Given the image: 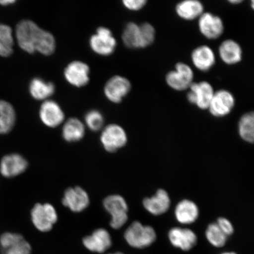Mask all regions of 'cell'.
I'll return each mask as SVG.
<instances>
[{
  "mask_svg": "<svg viewBox=\"0 0 254 254\" xmlns=\"http://www.w3.org/2000/svg\"><path fill=\"white\" fill-rule=\"evenodd\" d=\"M238 132L243 140L253 143L254 140V114L247 113L241 117L238 123Z\"/></svg>",
  "mask_w": 254,
  "mask_h": 254,
  "instance_id": "83f0119b",
  "label": "cell"
},
{
  "mask_svg": "<svg viewBox=\"0 0 254 254\" xmlns=\"http://www.w3.org/2000/svg\"><path fill=\"white\" fill-rule=\"evenodd\" d=\"M23 238L21 235L16 233H5L2 234L0 237V246L2 252Z\"/></svg>",
  "mask_w": 254,
  "mask_h": 254,
  "instance_id": "d6a6232c",
  "label": "cell"
},
{
  "mask_svg": "<svg viewBox=\"0 0 254 254\" xmlns=\"http://www.w3.org/2000/svg\"><path fill=\"white\" fill-rule=\"evenodd\" d=\"M40 119L50 128L59 126L65 119L64 113L58 103L52 100H47L41 104L39 111Z\"/></svg>",
  "mask_w": 254,
  "mask_h": 254,
  "instance_id": "5bb4252c",
  "label": "cell"
},
{
  "mask_svg": "<svg viewBox=\"0 0 254 254\" xmlns=\"http://www.w3.org/2000/svg\"><path fill=\"white\" fill-rule=\"evenodd\" d=\"M193 72L189 65L179 63L176 65V69L167 73L166 81L170 88L176 91H184L189 89L193 82Z\"/></svg>",
  "mask_w": 254,
  "mask_h": 254,
  "instance_id": "ba28073f",
  "label": "cell"
},
{
  "mask_svg": "<svg viewBox=\"0 0 254 254\" xmlns=\"http://www.w3.org/2000/svg\"><path fill=\"white\" fill-rule=\"evenodd\" d=\"M191 60L193 65L198 70L208 71L215 65V55L211 48L201 46L192 51Z\"/></svg>",
  "mask_w": 254,
  "mask_h": 254,
  "instance_id": "d6986e66",
  "label": "cell"
},
{
  "mask_svg": "<svg viewBox=\"0 0 254 254\" xmlns=\"http://www.w3.org/2000/svg\"><path fill=\"white\" fill-rule=\"evenodd\" d=\"M15 36L19 47L28 54L39 52L49 56L55 52V37L33 21L23 20L19 22L16 25Z\"/></svg>",
  "mask_w": 254,
  "mask_h": 254,
  "instance_id": "6da1fadb",
  "label": "cell"
},
{
  "mask_svg": "<svg viewBox=\"0 0 254 254\" xmlns=\"http://www.w3.org/2000/svg\"><path fill=\"white\" fill-rule=\"evenodd\" d=\"M147 2L145 0H125L123 1L124 6L131 11L140 10L147 4Z\"/></svg>",
  "mask_w": 254,
  "mask_h": 254,
  "instance_id": "e575fe53",
  "label": "cell"
},
{
  "mask_svg": "<svg viewBox=\"0 0 254 254\" xmlns=\"http://www.w3.org/2000/svg\"><path fill=\"white\" fill-rule=\"evenodd\" d=\"M31 221L37 229L46 233L52 228L58 220L56 209L49 203H37L31 211Z\"/></svg>",
  "mask_w": 254,
  "mask_h": 254,
  "instance_id": "277c9868",
  "label": "cell"
},
{
  "mask_svg": "<svg viewBox=\"0 0 254 254\" xmlns=\"http://www.w3.org/2000/svg\"><path fill=\"white\" fill-rule=\"evenodd\" d=\"M177 220L182 224H190L197 220L199 209L194 202L184 199L179 202L175 209Z\"/></svg>",
  "mask_w": 254,
  "mask_h": 254,
  "instance_id": "44dd1931",
  "label": "cell"
},
{
  "mask_svg": "<svg viewBox=\"0 0 254 254\" xmlns=\"http://www.w3.org/2000/svg\"><path fill=\"white\" fill-rule=\"evenodd\" d=\"M82 243L90 252L103 253L112 245V240L109 232L104 228H99L90 236L85 237Z\"/></svg>",
  "mask_w": 254,
  "mask_h": 254,
  "instance_id": "e0dca14e",
  "label": "cell"
},
{
  "mask_svg": "<svg viewBox=\"0 0 254 254\" xmlns=\"http://www.w3.org/2000/svg\"><path fill=\"white\" fill-rule=\"evenodd\" d=\"M122 40L127 47L132 49H141L139 25L130 22L124 29Z\"/></svg>",
  "mask_w": 254,
  "mask_h": 254,
  "instance_id": "4316f807",
  "label": "cell"
},
{
  "mask_svg": "<svg viewBox=\"0 0 254 254\" xmlns=\"http://www.w3.org/2000/svg\"><path fill=\"white\" fill-rule=\"evenodd\" d=\"M124 254L122 253H113V254Z\"/></svg>",
  "mask_w": 254,
  "mask_h": 254,
  "instance_id": "f35d334b",
  "label": "cell"
},
{
  "mask_svg": "<svg viewBox=\"0 0 254 254\" xmlns=\"http://www.w3.org/2000/svg\"><path fill=\"white\" fill-rule=\"evenodd\" d=\"M28 167V162L18 154L5 155L0 163V173L6 178H12L23 173Z\"/></svg>",
  "mask_w": 254,
  "mask_h": 254,
  "instance_id": "9a60e30c",
  "label": "cell"
},
{
  "mask_svg": "<svg viewBox=\"0 0 254 254\" xmlns=\"http://www.w3.org/2000/svg\"><path fill=\"white\" fill-rule=\"evenodd\" d=\"M216 224L227 237L233 234L234 231L233 225L228 219L224 217L219 218Z\"/></svg>",
  "mask_w": 254,
  "mask_h": 254,
  "instance_id": "836d02e7",
  "label": "cell"
},
{
  "mask_svg": "<svg viewBox=\"0 0 254 254\" xmlns=\"http://www.w3.org/2000/svg\"><path fill=\"white\" fill-rule=\"evenodd\" d=\"M103 205L111 216V227L118 230L126 224L128 218V206L122 196L117 194L108 196L104 199Z\"/></svg>",
  "mask_w": 254,
  "mask_h": 254,
  "instance_id": "3957f363",
  "label": "cell"
},
{
  "mask_svg": "<svg viewBox=\"0 0 254 254\" xmlns=\"http://www.w3.org/2000/svg\"><path fill=\"white\" fill-rule=\"evenodd\" d=\"M2 254H31L30 244L24 238L12 244L7 249L2 251Z\"/></svg>",
  "mask_w": 254,
  "mask_h": 254,
  "instance_id": "1f68e13d",
  "label": "cell"
},
{
  "mask_svg": "<svg viewBox=\"0 0 254 254\" xmlns=\"http://www.w3.org/2000/svg\"><path fill=\"white\" fill-rule=\"evenodd\" d=\"M85 135V126L77 118L68 119L63 126L62 136L64 140L68 142L80 141Z\"/></svg>",
  "mask_w": 254,
  "mask_h": 254,
  "instance_id": "d4e9b609",
  "label": "cell"
},
{
  "mask_svg": "<svg viewBox=\"0 0 254 254\" xmlns=\"http://www.w3.org/2000/svg\"><path fill=\"white\" fill-rule=\"evenodd\" d=\"M198 28L202 36L209 40L218 39L223 34L224 30L222 19L210 12H204L200 16Z\"/></svg>",
  "mask_w": 254,
  "mask_h": 254,
  "instance_id": "7c38bea8",
  "label": "cell"
},
{
  "mask_svg": "<svg viewBox=\"0 0 254 254\" xmlns=\"http://www.w3.org/2000/svg\"><path fill=\"white\" fill-rule=\"evenodd\" d=\"M230 3H232V4H240V3L242 2L243 1H241V0H231V1H229Z\"/></svg>",
  "mask_w": 254,
  "mask_h": 254,
  "instance_id": "8d00e7d4",
  "label": "cell"
},
{
  "mask_svg": "<svg viewBox=\"0 0 254 254\" xmlns=\"http://www.w3.org/2000/svg\"><path fill=\"white\" fill-rule=\"evenodd\" d=\"M15 0H0V5L2 6H8L14 4Z\"/></svg>",
  "mask_w": 254,
  "mask_h": 254,
  "instance_id": "d590c367",
  "label": "cell"
},
{
  "mask_svg": "<svg viewBox=\"0 0 254 254\" xmlns=\"http://www.w3.org/2000/svg\"><path fill=\"white\" fill-rule=\"evenodd\" d=\"M187 94V100L198 109L208 110L215 91L212 85L207 81L192 82Z\"/></svg>",
  "mask_w": 254,
  "mask_h": 254,
  "instance_id": "52a82bcc",
  "label": "cell"
},
{
  "mask_svg": "<svg viewBox=\"0 0 254 254\" xmlns=\"http://www.w3.org/2000/svg\"><path fill=\"white\" fill-rule=\"evenodd\" d=\"M16 113L11 103L0 100V135L6 134L14 128Z\"/></svg>",
  "mask_w": 254,
  "mask_h": 254,
  "instance_id": "cb8c5ba5",
  "label": "cell"
},
{
  "mask_svg": "<svg viewBox=\"0 0 254 254\" xmlns=\"http://www.w3.org/2000/svg\"><path fill=\"white\" fill-rule=\"evenodd\" d=\"M131 90V84L128 79L123 76L115 75L108 80L104 91L108 100L113 103L119 104Z\"/></svg>",
  "mask_w": 254,
  "mask_h": 254,
  "instance_id": "9c48e42d",
  "label": "cell"
},
{
  "mask_svg": "<svg viewBox=\"0 0 254 254\" xmlns=\"http://www.w3.org/2000/svg\"><path fill=\"white\" fill-rule=\"evenodd\" d=\"M221 254H236L235 253L228 252V253H222Z\"/></svg>",
  "mask_w": 254,
  "mask_h": 254,
  "instance_id": "74e56055",
  "label": "cell"
},
{
  "mask_svg": "<svg viewBox=\"0 0 254 254\" xmlns=\"http://www.w3.org/2000/svg\"><path fill=\"white\" fill-rule=\"evenodd\" d=\"M90 202L88 193L80 187L66 189L62 199L63 204L74 212L84 211L90 204Z\"/></svg>",
  "mask_w": 254,
  "mask_h": 254,
  "instance_id": "4fadbf2b",
  "label": "cell"
},
{
  "mask_svg": "<svg viewBox=\"0 0 254 254\" xmlns=\"http://www.w3.org/2000/svg\"><path fill=\"white\" fill-rule=\"evenodd\" d=\"M141 33V49L151 45L154 42L155 39V28L153 25L148 23H143L139 25Z\"/></svg>",
  "mask_w": 254,
  "mask_h": 254,
  "instance_id": "4dcf8cb0",
  "label": "cell"
},
{
  "mask_svg": "<svg viewBox=\"0 0 254 254\" xmlns=\"http://www.w3.org/2000/svg\"><path fill=\"white\" fill-rule=\"evenodd\" d=\"M14 40L12 28L0 23V57H8L14 52Z\"/></svg>",
  "mask_w": 254,
  "mask_h": 254,
  "instance_id": "484cf974",
  "label": "cell"
},
{
  "mask_svg": "<svg viewBox=\"0 0 254 254\" xmlns=\"http://www.w3.org/2000/svg\"><path fill=\"white\" fill-rule=\"evenodd\" d=\"M90 46L97 55L109 56L115 51L117 41L109 28L100 27L97 28L96 33L91 37Z\"/></svg>",
  "mask_w": 254,
  "mask_h": 254,
  "instance_id": "8992f818",
  "label": "cell"
},
{
  "mask_svg": "<svg viewBox=\"0 0 254 254\" xmlns=\"http://www.w3.org/2000/svg\"><path fill=\"white\" fill-rule=\"evenodd\" d=\"M222 61L227 65H235L241 62L243 50L236 41L228 39L221 44L218 49Z\"/></svg>",
  "mask_w": 254,
  "mask_h": 254,
  "instance_id": "ffe728a7",
  "label": "cell"
},
{
  "mask_svg": "<svg viewBox=\"0 0 254 254\" xmlns=\"http://www.w3.org/2000/svg\"><path fill=\"white\" fill-rule=\"evenodd\" d=\"M236 104L233 94L226 90L215 92L208 110L215 117H224L229 114Z\"/></svg>",
  "mask_w": 254,
  "mask_h": 254,
  "instance_id": "30bf717a",
  "label": "cell"
},
{
  "mask_svg": "<svg viewBox=\"0 0 254 254\" xmlns=\"http://www.w3.org/2000/svg\"><path fill=\"white\" fill-rule=\"evenodd\" d=\"M127 140L125 130L116 124L105 127L100 136L101 144L105 150L109 152H116L125 147Z\"/></svg>",
  "mask_w": 254,
  "mask_h": 254,
  "instance_id": "5b68a950",
  "label": "cell"
},
{
  "mask_svg": "<svg viewBox=\"0 0 254 254\" xmlns=\"http://www.w3.org/2000/svg\"><path fill=\"white\" fill-rule=\"evenodd\" d=\"M85 122L91 131H98L103 128L104 118L99 111L93 110L85 114Z\"/></svg>",
  "mask_w": 254,
  "mask_h": 254,
  "instance_id": "f546056e",
  "label": "cell"
},
{
  "mask_svg": "<svg viewBox=\"0 0 254 254\" xmlns=\"http://www.w3.org/2000/svg\"><path fill=\"white\" fill-rule=\"evenodd\" d=\"M204 5L198 0H186L180 2L176 7L179 17L185 20H193L204 13Z\"/></svg>",
  "mask_w": 254,
  "mask_h": 254,
  "instance_id": "7402d4cb",
  "label": "cell"
},
{
  "mask_svg": "<svg viewBox=\"0 0 254 254\" xmlns=\"http://www.w3.org/2000/svg\"><path fill=\"white\" fill-rule=\"evenodd\" d=\"M142 204L146 210L151 214L160 215L166 213L169 209L171 200L166 190L160 189L154 196L144 198Z\"/></svg>",
  "mask_w": 254,
  "mask_h": 254,
  "instance_id": "ac0fdd59",
  "label": "cell"
},
{
  "mask_svg": "<svg viewBox=\"0 0 254 254\" xmlns=\"http://www.w3.org/2000/svg\"><path fill=\"white\" fill-rule=\"evenodd\" d=\"M29 93L37 100H44L52 96L56 91L55 85L39 77L31 79L29 84Z\"/></svg>",
  "mask_w": 254,
  "mask_h": 254,
  "instance_id": "603a6c76",
  "label": "cell"
},
{
  "mask_svg": "<svg viewBox=\"0 0 254 254\" xmlns=\"http://www.w3.org/2000/svg\"><path fill=\"white\" fill-rule=\"evenodd\" d=\"M90 69L86 63L74 61L66 65L64 75L68 83L76 87H82L90 81Z\"/></svg>",
  "mask_w": 254,
  "mask_h": 254,
  "instance_id": "8fae6325",
  "label": "cell"
},
{
  "mask_svg": "<svg viewBox=\"0 0 254 254\" xmlns=\"http://www.w3.org/2000/svg\"><path fill=\"white\" fill-rule=\"evenodd\" d=\"M205 236L209 243L215 247H222L227 243V236L216 223L208 225L205 232Z\"/></svg>",
  "mask_w": 254,
  "mask_h": 254,
  "instance_id": "f1b7e54d",
  "label": "cell"
},
{
  "mask_svg": "<svg viewBox=\"0 0 254 254\" xmlns=\"http://www.w3.org/2000/svg\"><path fill=\"white\" fill-rule=\"evenodd\" d=\"M154 228L141 222L134 221L129 225L125 233V240L129 245L135 249H142L150 246L156 240Z\"/></svg>",
  "mask_w": 254,
  "mask_h": 254,
  "instance_id": "7a4b0ae2",
  "label": "cell"
},
{
  "mask_svg": "<svg viewBox=\"0 0 254 254\" xmlns=\"http://www.w3.org/2000/svg\"><path fill=\"white\" fill-rule=\"evenodd\" d=\"M168 238L173 246L184 252L191 250L197 243L194 232L188 228H173L168 233Z\"/></svg>",
  "mask_w": 254,
  "mask_h": 254,
  "instance_id": "2e32d148",
  "label": "cell"
}]
</instances>
